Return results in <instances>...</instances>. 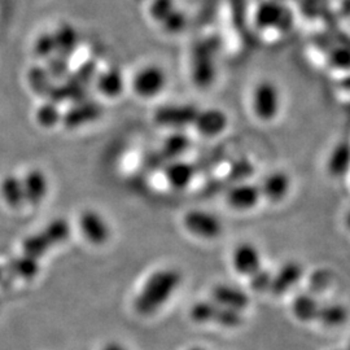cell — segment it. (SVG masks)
<instances>
[{
	"mask_svg": "<svg viewBox=\"0 0 350 350\" xmlns=\"http://www.w3.org/2000/svg\"><path fill=\"white\" fill-rule=\"evenodd\" d=\"M182 283V274L174 267H163L146 280L134 301V308L142 315H150L163 308Z\"/></svg>",
	"mask_w": 350,
	"mask_h": 350,
	"instance_id": "6da1fadb",
	"label": "cell"
},
{
	"mask_svg": "<svg viewBox=\"0 0 350 350\" xmlns=\"http://www.w3.org/2000/svg\"><path fill=\"white\" fill-rule=\"evenodd\" d=\"M253 112L261 121H273L280 111V94L270 81H261L253 91Z\"/></svg>",
	"mask_w": 350,
	"mask_h": 350,
	"instance_id": "7a4b0ae2",
	"label": "cell"
},
{
	"mask_svg": "<svg viewBox=\"0 0 350 350\" xmlns=\"http://www.w3.org/2000/svg\"><path fill=\"white\" fill-rule=\"evenodd\" d=\"M188 231L198 238L213 240L222 235L224 224L213 213L205 211H189L183 218Z\"/></svg>",
	"mask_w": 350,
	"mask_h": 350,
	"instance_id": "3957f363",
	"label": "cell"
},
{
	"mask_svg": "<svg viewBox=\"0 0 350 350\" xmlns=\"http://www.w3.org/2000/svg\"><path fill=\"white\" fill-rule=\"evenodd\" d=\"M167 83V77L160 66L147 65L142 68L133 79V88L140 98H154L160 95Z\"/></svg>",
	"mask_w": 350,
	"mask_h": 350,
	"instance_id": "277c9868",
	"label": "cell"
},
{
	"mask_svg": "<svg viewBox=\"0 0 350 350\" xmlns=\"http://www.w3.org/2000/svg\"><path fill=\"white\" fill-rule=\"evenodd\" d=\"M79 228L83 237L95 245H101L111 238V226L100 213L92 209L82 212L79 217Z\"/></svg>",
	"mask_w": 350,
	"mask_h": 350,
	"instance_id": "5b68a950",
	"label": "cell"
},
{
	"mask_svg": "<svg viewBox=\"0 0 350 350\" xmlns=\"http://www.w3.org/2000/svg\"><path fill=\"white\" fill-rule=\"evenodd\" d=\"M198 113L193 105H165L154 113V121L167 127H185L195 124Z\"/></svg>",
	"mask_w": 350,
	"mask_h": 350,
	"instance_id": "8992f818",
	"label": "cell"
},
{
	"mask_svg": "<svg viewBox=\"0 0 350 350\" xmlns=\"http://www.w3.org/2000/svg\"><path fill=\"white\" fill-rule=\"evenodd\" d=\"M232 265L239 274L250 278L262 267L261 253L252 243H240L232 253Z\"/></svg>",
	"mask_w": 350,
	"mask_h": 350,
	"instance_id": "52a82bcc",
	"label": "cell"
},
{
	"mask_svg": "<svg viewBox=\"0 0 350 350\" xmlns=\"http://www.w3.org/2000/svg\"><path fill=\"white\" fill-rule=\"evenodd\" d=\"M304 269L300 263L291 261L284 263L275 274H273V282L270 291L274 296H280L287 293L289 289L295 287L302 278Z\"/></svg>",
	"mask_w": 350,
	"mask_h": 350,
	"instance_id": "ba28073f",
	"label": "cell"
},
{
	"mask_svg": "<svg viewBox=\"0 0 350 350\" xmlns=\"http://www.w3.org/2000/svg\"><path fill=\"white\" fill-rule=\"evenodd\" d=\"M213 299L221 306L243 312L250 305V296L240 288L230 284H217L213 288Z\"/></svg>",
	"mask_w": 350,
	"mask_h": 350,
	"instance_id": "9c48e42d",
	"label": "cell"
},
{
	"mask_svg": "<svg viewBox=\"0 0 350 350\" xmlns=\"http://www.w3.org/2000/svg\"><path fill=\"white\" fill-rule=\"evenodd\" d=\"M261 198L262 195L260 187L250 183L237 185L227 193L228 204L239 211H248L254 208Z\"/></svg>",
	"mask_w": 350,
	"mask_h": 350,
	"instance_id": "30bf717a",
	"label": "cell"
},
{
	"mask_svg": "<svg viewBox=\"0 0 350 350\" xmlns=\"http://www.w3.org/2000/svg\"><path fill=\"white\" fill-rule=\"evenodd\" d=\"M198 131L205 137H215L225 131L228 125V118L221 109L199 111L195 124Z\"/></svg>",
	"mask_w": 350,
	"mask_h": 350,
	"instance_id": "8fae6325",
	"label": "cell"
},
{
	"mask_svg": "<svg viewBox=\"0 0 350 350\" xmlns=\"http://www.w3.org/2000/svg\"><path fill=\"white\" fill-rule=\"evenodd\" d=\"M260 189L265 199L279 202L287 198L288 192L291 189V179L284 172H274L263 179Z\"/></svg>",
	"mask_w": 350,
	"mask_h": 350,
	"instance_id": "7c38bea8",
	"label": "cell"
},
{
	"mask_svg": "<svg viewBox=\"0 0 350 350\" xmlns=\"http://www.w3.org/2000/svg\"><path fill=\"white\" fill-rule=\"evenodd\" d=\"M25 201L31 205H38L46 199L49 192V179L40 170H31L23 179Z\"/></svg>",
	"mask_w": 350,
	"mask_h": 350,
	"instance_id": "4fadbf2b",
	"label": "cell"
},
{
	"mask_svg": "<svg viewBox=\"0 0 350 350\" xmlns=\"http://www.w3.org/2000/svg\"><path fill=\"white\" fill-rule=\"evenodd\" d=\"M196 169L192 163L174 160L165 169V176L167 183L176 189H183L192 182Z\"/></svg>",
	"mask_w": 350,
	"mask_h": 350,
	"instance_id": "5bb4252c",
	"label": "cell"
},
{
	"mask_svg": "<svg viewBox=\"0 0 350 350\" xmlns=\"http://www.w3.org/2000/svg\"><path fill=\"white\" fill-rule=\"evenodd\" d=\"M328 173L334 178H342L349 173L350 170V143L341 142L332 150L328 163Z\"/></svg>",
	"mask_w": 350,
	"mask_h": 350,
	"instance_id": "9a60e30c",
	"label": "cell"
},
{
	"mask_svg": "<svg viewBox=\"0 0 350 350\" xmlns=\"http://www.w3.org/2000/svg\"><path fill=\"white\" fill-rule=\"evenodd\" d=\"M101 114V107L94 103L78 105L64 116V124L68 127H78L88 122H94Z\"/></svg>",
	"mask_w": 350,
	"mask_h": 350,
	"instance_id": "2e32d148",
	"label": "cell"
},
{
	"mask_svg": "<svg viewBox=\"0 0 350 350\" xmlns=\"http://www.w3.org/2000/svg\"><path fill=\"white\" fill-rule=\"evenodd\" d=\"M0 193L4 201L12 208H18L25 202L23 179L14 175H8L1 180Z\"/></svg>",
	"mask_w": 350,
	"mask_h": 350,
	"instance_id": "e0dca14e",
	"label": "cell"
},
{
	"mask_svg": "<svg viewBox=\"0 0 350 350\" xmlns=\"http://www.w3.org/2000/svg\"><path fill=\"white\" fill-rule=\"evenodd\" d=\"M321 305L314 296L308 293L299 295L292 302V312L301 322L317 321Z\"/></svg>",
	"mask_w": 350,
	"mask_h": 350,
	"instance_id": "ac0fdd59",
	"label": "cell"
},
{
	"mask_svg": "<svg viewBox=\"0 0 350 350\" xmlns=\"http://www.w3.org/2000/svg\"><path fill=\"white\" fill-rule=\"evenodd\" d=\"M70 232H72L70 224L68 219H64V218H56L51 221L50 224L40 231L42 237L49 243L51 248L66 241L70 237Z\"/></svg>",
	"mask_w": 350,
	"mask_h": 350,
	"instance_id": "d6986e66",
	"label": "cell"
},
{
	"mask_svg": "<svg viewBox=\"0 0 350 350\" xmlns=\"http://www.w3.org/2000/svg\"><path fill=\"white\" fill-rule=\"evenodd\" d=\"M98 88L108 98L120 96L124 91V77L118 70H108L99 77Z\"/></svg>",
	"mask_w": 350,
	"mask_h": 350,
	"instance_id": "ffe728a7",
	"label": "cell"
},
{
	"mask_svg": "<svg viewBox=\"0 0 350 350\" xmlns=\"http://www.w3.org/2000/svg\"><path fill=\"white\" fill-rule=\"evenodd\" d=\"M348 318V312L341 305H325L321 306L317 321L325 325H338L344 323Z\"/></svg>",
	"mask_w": 350,
	"mask_h": 350,
	"instance_id": "44dd1931",
	"label": "cell"
},
{
	"mask_svg": "<svg viewBox=\"0 0 350 350\" xmlns=\"http://www.w3.org/2000/svg\"><path fill=\"white\" fill-rule=\"evenodd\" d=\"M217 309L218 304H215L214 301H199L191 308L189 317L196 323H209L214 321Z\"/></svg>",
	"mask_w": 350,
	"mask_h": 350,
	"instance_id": "7402d4cb",
	"label": "cell"
},
{
	"mask_svg": "<svg viewBox=\"0 0 350 350\" xmlns=\"http://www.w3.org/2000/svg\"><path fill=\"white\" fill-rule=\"evenodd\" d=\"M12 269L14 274L24 279H33L37 276L39 271V262L37 258L24 254L12 263Z\"/></svg>",
	"mask_w": 350,
	"mask_h": 350,
	"instance_id": "603a6c76",
	"label": "cell"
},
{
	"mask_svg": "<svg viewBox=\"0 0 350 350\" xmlns=\"http://www.w3.org/2000/svg\"><path fill=\"white\" fill-rule=\"evenodd\" d=\"M62 120V113L59 111L57 105L55 103H47L43 104L37 112L38 124L43 127H53L57 125Z\"/></svg>",
	"mask_w": 350,
	"mask_h": 350,
	"instance_id": "cb8c5ba5",
	"label": "cell"
},
{
	"mask_svg": "<svg viewBox=\"0 0 350 350\" xmlns=\"http://www.w3.org/2000/svg\"><path fill=\"white\" fill-rule=\"evenodd\" d=\"M188 146H189V139L185 134H179V133L173 134L163 143V154L167 156L169 159H174L187 150Z\"/></svg>",
	"mask_w": 350,
	"mask_h": 350,
	"instance_id": "d4e9b609",
	"label": "cell"
},
{
	"mask_svg": "<svg viewBox=\"0 0 350 350\" xmlns=\"http://www.w3.org/2000/svg\"><path fill=\"white\" fill-rule=\"evenodd\" d=\"M250 287L256 292H267L271 287L273 282V273H270L267 269L261 267L257 273L250 276Z\"/></svg>",
	"mask_w": 350,
	"mask_h": 350,
	"instance_id": "484cf974",
	"label": "cell"
},
{
	"mask_svg": "<svg viewBox=\"0 0 350 350\" xmlns=\"http://www.w3.org/2000/svg\"><path fill=\"white\" fill-rule=\"evenodd\" d=\"M29 81L31 88L38 92V94H49L50 86H49V79L46 77V73L38 68H34L30 75H29Z\"/></svg>",
	"mask_w": 350,
	"mask_h": 350,
	"instance_id": "4316f807",
	"label": "cell"
},
{
	"mask_svg": "<svg viewBox=\"0 0 350 350\" xmlns=\"http://www.w3.org/2000/svg\"><path fill=\"white\" fill-rule=\"evenodd\" d=\"M52 49V44H50V39L49 38H43L39 40L38 43V53L40 55H47Z\"/></svg>",
	"mask_w": 350,
	"mask_h": 350,
	"instance_id": "83f0119b",
	"label": "cell"
},
{
	"mask_svg": "<svg viewBox=\"0 0 350 350\" xmlns=\"http://www.w3.org/2000/svg\"><path fill=\"white\" fill-rule=\"evenodd\" d=\"M103 350H129L126 348L125 345L120 344V342H116V341H111L108 342L107 345H104Z\"/></svg>",
	"mask_w": 350,
	"mask_h": 350,
	"instance_id": "f1b7e54d",
	"label": "cell"
},
{
	"mask_svg": "<svg viewBox=\"0 0 350 350\" xmlns=\"http://www.w3.org/2000/svg\"><path fill=\"white\" fill-rule=\"evenodd\" d=\"M345 224H347V227L350 230V212L347 214V218H345Z\"/></svg>",
	"mask_w": 350,
	"mask_h": 350,
	"instance_id": "f546056e",
	"label": "cell"
},
{
	"mask_svg": "<svg viewBox=\"0 0 350 350\" xmlns=\"http://www.w3.org/2000/svg\"><path fill=\"white\" fill-rule=\"evenodd\" d=\"M188 350H205V349H202V348H199V347H195V348H192V349H188Z\"/></svg>",
	"mask_w": 350,
	"mask_h": 350,
	"instance_id": "4dcf8cb0",
	"label": "cell"
},
{
	"mask_svg": "<svg viewBox=\"0 0 350 350\" xmlns=\"http://www.w3.org/2000/svg\"><path fill=\"white\" fill-rule=\"evenodd\" d=\"M347 350H350V342H349V345H348V348H347Z\"/></svg>",
	"mask_w": 350,
	"mask_h": 350,
	"instance_id": "1f68e13d",
	"label": "cell"
}]
</instances>
